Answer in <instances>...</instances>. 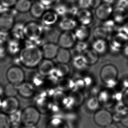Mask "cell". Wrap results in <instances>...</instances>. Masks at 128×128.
Masks as SVG:
<instances>
[{
    "label": "cell",
    "instance_id": "6da1fadb",
    "mask_svg": "<svg viewBox=\"0 0 128 128\" xmlns=\"http://www.w3.org/2000/svg\"><path fill=\"white\" fill-rule=\"evenodd\" d=\"M27 44L21 50L19 54V62L22 65L28 68H37L43 59L41 48L28 40Z\"/></svg>",
    "mask_w": 128,
    "mask_h": 128
},
{
    "label": "cell",
    "instance_id": "7a4b0ae2",
    "mask_svg": "<svg viewBox=\"0 0 128 128\" xmlns=\"http://www.w3.org/2000/svg\"><path fill=\"white\" fill-rule=\"evenodd\" d=\"M99 76L104 85L107 88H113L116 86L119 80V71L114 64H108L102 67Z\"/></svg>",
    "mask_w": 128,
    "mask_h": 128
},
{
    "label": "cell",
    "instance_id": "3957f363",
    "mask_svg": "<svg viewBox=\"0 0 128 128\" xmlns=\"http://www.w3.org/2000/svg\"><path fill=\"white\" fill-rule=\"evenodd\" d=\"M44 31L42 24L36 22L32 21L24 24L25 38L33 43L41 39Z\"/></svg>",
    "mask_w": 128,
    "mask_h": 128
},
{
    "label": "cell",
    "instance_id": "277c9868",
    "mask_svg": "<svg viewBox=\"0 0 128 128\" xmlns=\"http://www.w3.org/2000/svg\"><path fill=\"white\" fill-rule=\"evenodd\" d=\"M109 50L114 52H122L128 43V37L119 30L111 35L108 41Z\"/></svg>",
    "mask_w": 128,
    "mask_h": 128
},
{
    "label": "cell",
    "instance_id": "5b68a950",
    "mask_svg": "<svg viewBox=\"0 0 128 128\" xmlns=\"http://www.w3.org/2000/svg\"><path fill=\"white\" fill-rule=\"evenodd\" d=\"M40 112L36 107L30 106L22 112V122L24 126H35L40 120Z\"/></svg>",
    "mask_w": 128,
    "mask_h": 128
},
{
    "label": "cell",
    "instance_id": "8992f818",
    "mask_svg": "<svg viewBox=\"0 0 128 128\" xmlns=\"http://www.w3.org/2000/svg\"><path fill=\"white\" fill-rule=\"evenodd\" d=\"M97 97L100 105L104 108L112 107L117 101L116 92L113 88L107 87L100 90Z\"/></svg>",
    "mask_w": 128,
    "mask_h": 128
},
{
    "label": "cell",
    "instance_id": "52a82bcc",
    "mask_svg": "<svg viewBox=\"0 0 128 128\" xmlns=\"http://www.w3.org/2000/svg\"><path fill=\"white\" fill-rule=\"evenodd\" d=\"M6 76L9 83L18 86L24 82L25 74L22 68L17 65L10 66L8 69Z\"/></svg>",
    "mask_w": 128,
    "mask_h": 128
},
{
    "label": "cell",
    "instance_id": "ba28073f",
    "mask_svg": "<svg viewBox=\"0 0 128 128\" xmlns=\"http://www.w3.org/2000/svg\"><path fill=\"white\" fill-rule=\"evenodd\" d=\"M16 9L10 8L8 12L0 14V31L6 32L12 30L15 24Z\"/></svg>",
    "mask_w": 128,
    "mask_h": 128
},
{
    "label": "cell",
    "instance_id": "9c48e42d",
    "mask_svg": "<svg viewBox=\"0 0 128 128\" xmlns=\"http://www.w3.org/2000/svg\"><path fill=\"white\" fill-rule=\"evenodd\" d=\"M77 42L73 31H63L59 35L57 44L59 47L69 50L74 48Z\"/></svg>",
    "mask_w": 128,
    "mask_h": 128
},
{
    "label": "cell",
    "instance_id": "30bf717a",
    "mask_svg": "<svg viewBox=\"0 0 128 128\" xmlns=\"http://www.w3.org/2000/svg\"><path fill=\"white\" fill-rule=\"evenodd\" d=\"M20 103L16 97H6L2 100L0 110L2 112L10 116L19 110Z\"/></svg>",
    "mask_w": 128,
    "mask_h": 128
},
{
    "label": "cell",
    "instance_id": "8fae6325",
    "mask_svg": "<svg viewBox=\"0 0 128 128\" xmlns=\"http://www.w3.org/2000/svg\"><path fill=\"white\" fill-rule=\"evenodd\" d=\"M94 119L97 125L99 126L106 127L112 123L113 117L109 111L102 108L96 111Z\"/></svg>",
    "mask_w": 128,
    "mask_h": 128
},
{
    "label": "cell",
    "instance_id": "7c38bea8",
    "mask_svg": "<svg viewBox=\"0 0 128 128\" xmlns=\"http://www.w3.org/2000/svg\"><path fill=\"white\" fill-rule=\"evenodd\" d=\"M113 9L112 4L102 2L95 9V16L99 20L104 22L112 18Z\"/></svg>",
    "mask_w": 128,
    "mask_h": 128
},
{
    "label": "cell",
    "instance_id": "4fadbf2b",
    "mask_svg": "<svg viewBox=\"0 0 128 128\" xmlns=\"http://www.w3.org/2000/svg\"><path fill=\"white\" fill-rule=\"evenodd\" d=\"M56 65L51 60L44 59L37 66L38 73L43 77L50 76L54 71Z\"/></svg>",
    "mask_w": 128,
    "mask_h": 128
},
{
    "label": "cell",
    "instance_id": "5bb4252c",
    "mask_svg": "<svg viewBox=\"0 0 128 128\" xmlns=\"http://www.w3.org/2000/svg\"><path fill=\"white\" fill-rule=\"evenodd\" d=\"M17 88L18 94L24 98H31L36 94V86L31 82H23Z\"/></svg>",
    "mask_w": 128,
    "mask_h": 128
},
{
    "label": "cell",
    "instance_id": "9a60e30c",
    "mask_svg": "<svg viewBox=\"0 0 128 128\" xmlns=\"http://www.w3.org/2000/svg\"><path fill=\"white\" fill-rule=\"evenodd\" d=\"M59 48L60 47L56 43L52 42L44 43L41 48L43 58L51 60L55 58Z\"/></svg>",
    "mask_w": 128,
    "mask_h": 128
},
{
    "label": "cell",
    "instance_id": "2e32d148",
    "mask_svg": "<svg viewBox=\"0 0 128 128\" xmlns=\"http://www.w3.org/2000/svg\"><path fill=\"white\" fill-rule=\"evenodd\" d=\"M78 22L81 25L89 26L93 22L94 16L88 9H80L76 16Z\"/></svg>",
    "mask_w": 128,
    "mask_h": 128
},
{
    "label": "cell",
    "instance_id": "e0dca14e",
    "mask_svg": "<svg viewBox=\"0 0 128 128\" xmlns=\"http://www.w3.org/2000/svg\"><path fill=\"white\" fill-rule=\"evenodd\" d=\"M111 18L117 26H122L128 20L126 9L115 7L113 9Z\"/></svg>",
    "mask_w": 128,
    "mask_h": 128
},
{
    "label": "cell",
    "instance_id": "ac0fdd59",
    "mask_svg": "<svg viewBox=\"0 0 128 128\" xmlns=\"http://www.w3.org/2000/svg\"><path fill=\"white\" fill-rule=\"evenodd\" d=\"M42 26L46 27H51L58 21L59 16L54 11L45 12L42 18Z\"/></svg>",
    "mask_w": 128,
    "mask_h": 128
},
{
    "label": "cell",
    "instance_id": "d6986e66",
    "mask_svg": "<svg viewBox=\"0 0 128 128\" xmlns=\"http://www.w3.org/2000/svg\"><path fill=\"white\" fill-rule=\"evenodd\" d=\"M78 23L74 18L64 17L60 21L59 27L62 31H73L78 26Z\"/></svg>",
    "mask_w": 128,
    "mask_h": 128
},
{
    "label": "cell",
    "instance_id": "ffe728a7",
    "mask_svg": "<svg viewBox=\"0 0 128 128\" xmlns=\"http://www.w3.org/2000/svg\"><path fill=\"white\" fill-rule=\"evenodd\" d=\"M74 32L77 41H86L90 35V30L88 26L81 24L78 26Z\"/></svg>",
    "mask_w": 128,
    "mask_h": 128
},
{
    "label": "cell",
    "instance_id": "44dd1931",
    "mask_svg": "<svg viewBox=\"0 0 128 128\" xmlns=\"http://www.w3.org/2000/svg\"><path fill=\"white\" fill-rule=\"evenodd\" d=\"M92 48L99 55L104 54L109 50L108 41L107 40H94L92 44Z\"/></svg>",
    "mask_w": 128,
    "mask_h": 128
},
{
    "label": "cell",
    "instance_id": "7402d4cb",
    "mask_svg": "<svg viewBox=\"0 0 128 128\" xmlns=\"http://www.w3.org/2000/svg\"><path fill=\"white\" fill-rule=\"evenodd\" d=\"M82 54L85 58L88 66L95 65L98 61L99 55L92 48H88Z\"/></svg>",
    "mask_w": 128,
    "mask_h": 128
},
{
    "label": "cell",
    "instance_id": "603a6c76",
    "mask_svg": "<svg viewBox=\"0 0 128 128\" xmlns=\"http://www.w3.org/2000/svg\"><path fill=\"white\" fill-rule=\"evenodd\" d=\"M57 89L66 92L72 91L74 88V81L67 77L59 79L56 84Z\"/></svg>",
    "mask_w": 128,
    "mask_h": 128
},
{
    "label": "cell",
    "instance_id": "cb8c5ba5",
    "mask_svg": "<svg viewBox=\"0 0 128 128\" xmlns=\"http://www.w3.org/2000/svg\"><path fill=\"white\" fill-rule=\"evenodd\" d=\"M46 8L39 1L35 2L32 4L30 11V14L32 17L35 18H41L45 12Z\"/></svg>",
    "mask_w": 128,
    "mask_h": 128
},
{
    "label": "cell",
    "instance_id": "d4e9b609",
    "mask_svg": "<svg viewBox=\"0 0 128 128\" xmlns=\"http://www.w3.org/2000/svg\"><path fill=\"white\" fill-rule=\"evenodd\" d=\"M71 57L69 50L60 47L55 58L58 63L68 64L71 60Z\"/></svg>",
    "mask_w": 128,
    "mask_h": 128
},
{
    "label": "cell",
    "instance_id": "484cf974",
    "mask_svg": "<svg viewBox=\"0 0 128 128\" xmlns=\"http://www.w3.org/2000/svg\"><path fill=\"white\" fill-rule=\"evenodd\" d=\"M70 73V68L68 64L58 63V64L56 65L55 68L52 74L60 79L67 77Z\"/></svg>",
    "mask_w": 128,
    "mask_h": 128
},
{
    "label": "cell",
    "instance_id": "4316f807",
    "mask_svg": "<svg viewBox=\"0 0 128 128\" xmlns=\"http://www.w3.org/2000/svg\"><path fill=\"white\" fill-rule=\"evenodd\" d=\"M32 4L30 0H18L14 8L18 12L26 13L30 11Z\"/></svg>",
    "mask_w": 128,
    "mask_h": 128
},
{
    "label": "cell",
    "instance_id": "83f0119b",
    "mask_svg": "<svg viewBox=\"0 0 128 128\" xmlns=\"http://www.w3.org/2000/svg\"><path fill=\"white\" fill-rule=\"evenodd\" d=\"M72 64L74 67L78 70H83L88 66L82 54L75 55L73 58Z\"/></svg>",
    "mask_w": 128,
    "mask_h": 128
},
{
    "label": "cell",
    "instance_id": "f1b7e54d",
    "mask_svg": "<svg viewBox=\"0 0 128 128\" xmlns=\"http://www.w3.org/2000/svg\"><path fill=\"white\" fill-rule=\"evenodd\" d=\"M93 35L95 40H107L110 36L109 33L102 26L96 27L93 30Z\"/></svg>",
    "mask_w": 128,
    "mask_h": 128
},
{
    "label": "cell",
    "instance_id": "f546056e",
    "mask_svg": "<svg viewBox=\"0 0 128 128\" xmlns=\"http://www.w3.org/2000/svg\"><path fill=\"white\" fill-rule=\"evenodd\" d=\"M87 109L89 111H97L100 106L97 96H92L88 99L86 104Z\"/></svg>",
    "mask_w": 128,
    "mask_h": 128
},
{
    "label": "cell",
    "instance_id": "4dcf8cb0",
    "mask_svg": "<svg viewBox=\"0 0 128 128\" xmlns=\"http://www.w3.org/2000/svg\"><path fill=\"white\" fill-rule=\"evenodd\" d=\"M24 24L22 23L15 24L13 28H12L13 32L16 38L18 40L24 38Z\"/></svg>",
    "mask_w": 128,
    "mask_h": 128
},
{
    "label": "cell",
    "instance_id": "1f68e13d",
    "mask_svg": "<svg viewBox=\"0 0 128 128\" xmlns=\"http://www.w3.org/2000/svg\"><path fill=\"white\" fill-rule=\"evenodd\" d=\"M4 94L6 97H16L18 94L17 86L9 83L4 88Z\"/></svg>",
    "mask_w": 128,
    "mask_h": 128
},
{
    "label": "cell",
    "instance_id": "d6a6232c",
    "mask_svg": "<svg viewBox=\"0 0 128 128\" xmlns=\"http://www.w3.org/2000/svg\"><path fill=\"white\" fill-rule=\"evenodd\" d=\"M103 22H104L102 26L107 30L110 36L118 30H117V26H118L114 22V21L113 20L112 18L104 21Z\"/></svg>",
    "mask_w": 128,
    "mask_h": 128
},
{
    "label": "cell",
    "instance_id": "836d02e7",
    "mask_svg": "<svg viewBox=\"0 0 128 128\" xmlns=\"http://www.w3.org/2000/svg\"><path fill=\"white\" fill-rule=\"evenodd\" d=\"M12 123L8 115L0 112V128H11Z\"/></svg>",
    "mask_w": 128,
    "mask_h": 128
},
{
    "label": "cell",
    "instance_id": "e575fe53",
    "mask_svg": "<svg viewBox=\"0 0 128 128\" xmlns=\"http://www.w3.org/2000/svg\"><path fill=\"white\" fill-rule=\"evenodd\" d=\"M74 48L75 51L77 52L76 55L82 54L88 48V45L86 41H77Z\"/></svg>",
    "mask_w": 128,
    "mask_h": 128
},
{
    "label": "cell",
    "instance_id": "d590c367",
    "mask_svg": "<svg viewBox=\"0 0 128 128\" xmlns=\"http://www.w3.org/2000/svg\"><path fill=\"white\" fill-rule=\"evenodd\" d=\"M12 125L18 126L19 123L22 122V112L18 111L9 116Z\"/></svg>",
    "mask_w": 128,
    "mask_h": 128
},
{
    "label": "cell",
    "instance_id": "8d00e7d4",
    "mask_svg": "<svg viewBox=\"0 0 128 128\" xmlns=\"http://www.w3.org/2000/svg\"><path fill=\"white\" fill-rule=\"evenodd\" d=\"M68 7L64 4H59L56 6L54 8V12L59 16L66 17L68 14Z\"/></svg>",
    "mask_w": 128,
    "mask_h": 128
},
{
    "label": "cell",
    "instance_id": "74e56055",
    "mask_svg": "<svg viewBox=\"0 0 128 128\" xmlns=\"http://www.w3.org/2000/svg\"><path fill=\"white\" fill-rule=\"evenodd\" d=\"M43 76H42L38 73L36 75L33 76L32 79V83L35 86H39L43 84L44 83Z\"/></svg>",
    "mask_w": 128,
    "mask_h": 128
},
{
    "label": "cell",
    "instance_id": "f35d334b",
    "mask_svg": "<svg viewBox=\"0 0 128 128\" xmlns=\"http://www.w3.org/2000/svg\"><path fill=\"white\" fill-rule=\"evenodd\" d=\"M48 128H66V126L60 120H52L49 123Z\"/></svg>",
    "mask_w": 128,
    "mask_h": 128
},
{
    "label": "cell",
    "instance_id": "ab89813d",
    "mask_svg": "<svg viewBox=\"0 0 128 128\" xmlns=\"http://www.w3.org/2000/svg\"><path fill=\"white\" fill-rule=\"evenodd\" d=\"M79 10V9H78V7L75 6H73L71 7L68 8V14L66 17H68L72 18L76 17Z\"/></svg>",
    "mask_w": 128,
    "mask_h": 128
},
{
    "label": "cell",
    "instance_id": "60d3db41",
    "mask_svg": "<svg viewBox=\"0 0 128 128\" xmlns=\"http://www.w3.org/2000/svg\"><path fill=\"white\" fill-rule=\"evenodd\" d=\"M92 0H78V5L80 9H88L91 7Z\"/></svg>",
    "mask_w": 128,
    "mask_h": 128
},
{
    "label": "cell",
    "instance_id": "b9f144b4",
    "mask_svg": "<svg viewBox=\"0 0 128 128\" xmlns=\"http://www.w3.org/2000/svg\"><path fill=\"white\" fill-rule=\"evenodd\" d=\"M18 0H0V4L8 8L14 7Z\"/></svg>",
    "mask_w": 128,
    "mask_h": 128
},
{
    "label": "cell",
    "instance_id": "7bdbcfd3",
    "mask_svg": "<svg viewBox=\"0 0 128 128\" xmlns=\"http://www.w3.org/2000/svg\"><path fill=\"white\" fill-rule=\"evenodd\" d=\"M121 102L125 107L128 108V88L126 89L122 93Z\"/></svg>",
    "mask_w": 128,
    "mask_h": 128
},
{
    "label": "cell",
    "instance_id": "ee69618b",
    "mask_svg": "<svg viewBox=\"0 0 128 128\" xmlns=\"http://www.w3.org/2000/svg\"><path fill=\"white\" fill-rule=\"evenodd\" d=\"M116 7H120L123 8H128V0H116Z\"/></svg>",
    "mask_w": 128,
    "mask_h": 128
},
{
    "label": "cell",
    "instance_id": "f6af8a7d",
    "mask_svg": "<svg viewBox=\"0 0 128 128\" xmlns=\"http://www.w3.org/2000/svg\"><path fill=\"white\" fill-rule=\"evenodd\" d=\"M120 120L123 126L128 128V112L123 114L120 117Z\"/></svg>",
    "mask_w": 128,
    "mask_h": 128
},
{
    "label": "cell",
    "instance_id": "bcb514c9",
    "mask_svg": "<svg viewBox=\"0 0 128 128\" xmlns=\"http://www.w3.org/2000/svg\"><path fill=\"white\" fill-rule=\"evenodd\" d=\"M118 30L122 32L128 37V20L125 24H124L122 26H120Z\"/></svg>",
    "mask_w": 128,
    "mask_h": 128
},
{
    "label": "cell",
    "instance_id": "7dc6e473",
    "mask_svg": "<svg viewBox=\"0 0 128 128\" xmlns=\"http://www.w3.org/2000/svg\"><path fill=\"white\" fill-rule=\"evenodd\" d=\"M38 1L44 5L45 7H46L53 4L56 2V0H39Z\"/></svg>",
    "mask_w": 128,
    "mask_h": 128
},
{
    "label": "cell",
    "instance_id": "c3c4849f",
    "mask_svg": "<svg viewBox=\"0 0 128 128\" xmlns=\"http://www.w3.org/2000/svg\"><path fill=\"white\" fill-rule=\"evenodd\" d=\"M102 0H92L91 7L92 8L96 9L100 4L102 3Z\"/></svg>",
    "mask_w": 128,
    "mask_h": 128
},
{
    "label": "cell",
    "instance_id": "681fc988",
    "mask_svg": "<svg viewBox=\"0 0 128 128\" xmlns=\"http://www.w3.org/2000/svg\"><path fill=\"white\" fill-rule=\"evenodd\" d=\"M10 8L0 4V14L8 12Z\"/></svg>",
    "mask_w": 128,
    "mask_h": 128
},
{
    "label": "cell",
    "instance_id": "f907efd6",
    "mask_svg": "<svg viewBox=\"0 0 128 128\" xmlns=\"http://www.w3.org/2000/svg\"><path fill=\"white\" fill-rule=\"evenodd\" d=\"M122 52L124 56L128 58V43L126 46L123 48Z\"/></svg>",
    "mask_w": 128,
    "mask_h": 128
},
{
    "label": "cell",
    "instance_id": "816d5d0a",
    "mask_svg": "<svg viewBox=\"0 0 128 128\" xmlns=\"http://www.w3.org/2000/svg\"><path fill=\"white\" fill-rule=\"evenodd\" d=\"M105 128H118V127L114 124H111L110 125L105 127Z\"/></svg>",
    "mask_w": 128,
    "mask_h": 128
},
{
    "label": "cell",
    "instance_id": "f5cc1de1",
    "mask_svg": "<svg viewBox=\"0 0 128 128\" xmlns=\"http://www.w3.org/2000/svg\"><path fill=\"white\" fill-rule=\"evenodd\" d=\"M23 128H36V127L35 126H24Z\"/></svg>",
    "mask_w": 128,
    "mask_h": 128
},
{
    "label": "cell",
    "instance_id": "db71d44e",
    "mask_svg": "<svg viewBox=\"0 0 128 128\" xmlns=\"http://www.w3.org/2000/svg\"><path fill=\"white\" fill-rule=\"evenodd\" d=\"M2 100L1 99V98L0 97V110L1 109V106H2Z\"/></svg>",
    "mask_w": 128,
    "mask_h": 128
},
{
    "label": "cell",
    "instance_id": "11a10c76",
    "mask_svg": "<svg viewBox=\"0 0 128 128\" xmlns=\"http://www.w3.org/2000/svg\"><path fill=\"white\" fill-rule=\"evenodd\" d=\"M127 10V16H128V8L126 9Z\"/></svg>",
    "mask_w": 128,
    "mask_h": 128
},
{
    "label": "cell",
    "instance_id": "9f6ffc18",
    "mask_svg": "<svg viewBox=\"0 0 128 128\" xmlns=\"http://www.w3.org/2000/svg\"></svg>",
    "mask_w": 128,
    "mask_h": 128
},
{
    "label": "cell",
    "instance_id": "6f0895ef",
    "mask_svg": "<svg viewBox=\"0 0 128 128\" xmlns=\"http://www.w3.org/2000/svg\"></svg>",
    "mask_w": 128,
    "mask_h": 128
}]
</instances>
